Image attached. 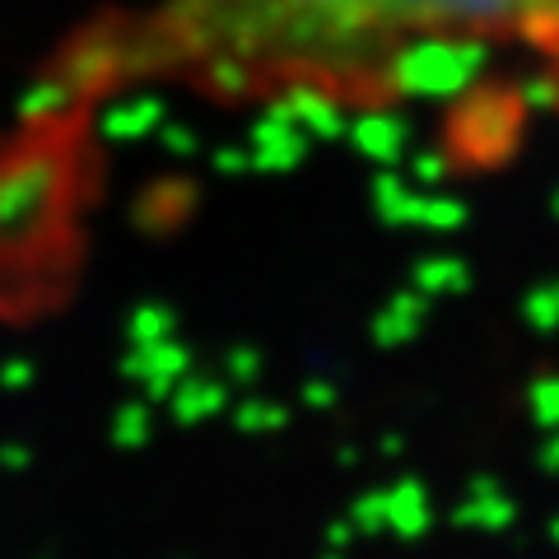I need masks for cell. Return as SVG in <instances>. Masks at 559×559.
<instances>
[{"mask_svg":"<svg viewBox=\"0 0 559 559\" xmlns=\"http://www.w3.org/2000/svg\"><path fill=\"white\" fill-rule=\"evenodd\" d=\"M546 5V20H550V28H559V0H540Z\"/></svg>","mask_w":559,"mask_h":559,"instance_id":"cell-16","label":"cell"},{"mask_svg":"<svg viewBox=\"0 0 559 559\" xmlns=\"http://www.w3.org/2000/svg\"><path fill=\"white\" fill-rule=\"evenodd\" d=\"M429 499H425V485L419 480H401L392 495H388V527L396 536H425L429 532Z\"/></svg>","mask_w":559,"mask_h":559,"instance_id":"cell-7","label":"cell"},{"mask_svg":"<svg viewBox=\"0 0 559 559\" xmlns=\"http://www.w3.org/2000/svg\"><path fill=\"white\" fill-rule=\"evenodd\" d=\"M522 112H559V75H536L518 84Z\"/></svg>","mask_w":559,"mask_h":559,"instance_id":"cell-11","label":"cell"},{"mask_svg":"<svg viewBox=\"0 0 559 559\" xmlns=\"http://www.w3.org/2000/svg\"><path fill=\"white\" fill-rule=\"evenodd\" d=\"M411 178H415L419 187H439V182L448 178V154H415Z\"/></svg>","mask_w":559,"mask_h":559,"instance_id":"cell-14","label":"cell"},{"mask_svg":"<svg viewBox=\"0 0 559 559\" xmlns=\"http://www.w3.org/2000/svg\"><path fill=\"white\" fill-rule=\"evenodd\" d=\"M419 201L425 197H415V191L401 182V178H392V173H382V178L373 182V205H378V215H382V224H419Z\"/></svg>","mask_w":559,"mask_h":559,"instance_id":"cell-8","label":"cell"},{"mask_svg":"<svg viewBox=\"0 0 559 559\" xmlns=\"http://www.w3.org/2000/svg\"><path fill=\"white\" fill-rule=\"evenodd\" d=\"M419 224L433 229V234H452V229L466 224V205L452 201V197H425L419 201Z\"/></svg>","mask_w":559,"mask_h":559,"instance_id":"cell-10","label":"cell"},{"mask_svg":"<svg viewBox=\"0 0 559 559\" xmlns=\"http://www.w3.org/2000/svg\"><path fill=\"white\" fill-rule=\"evenodd\" d=\"M550 540H559V518H550Z\"/></svg>","mask_w":559,"mask_h":559,"instance_id":"cell-17","label":"cell"},{"mask_svg":"<svg viewBox=\"0 0 559 559\" xmlns=\"http://www.w3.org/2000/svg\"><path fill=\"white\" fill-rule=\"evenodd\" d=\"M485 33H419L415 43L392 51L388 75L401 94L415 98H462L485 75Z\"/></svg>","mask_w":559,"mask_h":559,"instance_id":"cell-1","label":"cell"},{"mask_svg":"<svg viewBox=\"0 0 559 559\" xmlns=\"http://www.w3.org/2000/svg\"><path fill=\"white\" fill-rule=\"evenodd\" d=\"M518 121H522V103L509 98V94L489 98V108H485V98H471L466 108L457 112V131L476 127V135H462V150H471V154H503L513 145V135H518Z\"/></svg>","mask_w":559,"mask_h":559,"instance_id":"cell-2","label":"cell"},{"mask_svg":"<svg viewBox=\"0 0 559 559\" xmlns=\"http://www.w3.org/2000/svg\"><path fill=\"white\" fill-rule=\"evenodd\" d=\"M540 462H546L550 471H559V439H555V443H550L546 452H540Z\"/></svg>","mask_w":559,"mask_h":559,"instance_id":"cell-15","label":"cell"},{"mask_svg":"<svg viewBox=\"0 0 559 559\" xmlns=\"http://www.w3.org/2000/svg\"><path fill=\"white\" fill-rule=\"evenodd\" d=\"M555 215H559V197H555Z\"/></svg>","mask_w":559,"mask_h":559,"instance_id":"cell-18","label":"cell"},{"mask_svg":"<svg viewBox=\"0 0 559 559\" xmlns=\"http://www.w3.org/2000/svg\"><path fill=\"white\" fill-rule=\"evenodd\" d=\"M532 415H536V425H546V429H559V378H540L532 382Z\"/></svg>","mask_w":559,"mask_h":559,"instance_id":"cell-12","label":"cell"},{"mask_svg":"<svg viewBox=\"0 0 559 559\" xmlns=\"http://www.w3.org/2000/svg\"><path fill=\"white\" fill-rule=\"evenodd\" d=\"M415 289L425 299H457L471 289V271L462 257H425L415 266Z\"/></svg>","mask_w":559,"mask_h":559,"instance_id":"cell-6","label":"cell"},{"mask_svg":"<svg viewBox=\"0 0 559 559\" xmlns=\"http://www.w3.org/2000/svg\"><path fill=\"white\" fill-rule=\"evenodd\" d=\"M522 318H527V326L540 331V336L559 331V285H540V289H532L527 299H522Z\"/></svg>","mask_w":559,"mask_h":559,"instance_id":"cell-9","label":"cell"},{"mask_svg":"<svg viewBox=\"0 0 559 559\" xmlns=\"http://www.w3.org/2000/svg\"><path fill=\"white\" fill-rule=\"evenodd\" d=\"M425 308H429V299L419 289L415 294H396V299L373 318V341L378 345H406L419 331V322H425Z\"/></svg>","mask_w":559,"mask_h":559,"instance_id":"cell-5","label":"cell"},{"mask_svg":"<svg viewBox=\"0 0 559 559\" xmlns=\"http://www.w3.org/2000/svg\"><path fill=\"white\" fill-rule=\"evenodd\" d=\"M355 527L359 532H382L388 527V495H364L355 503Z\"/></svg>","mask_w":559,"mask_h":559,"instance_id":"cell-13","label":"cell"},{"mask_svg":"<svg viewBox=\"0 0 559 559\" xmlns=\"http://www.w3.org/2000/svg\"><path fill=\"white\" fill-rule=\"evenodd\" d=\"M513 518H518V509L499 495V485L495 480H476L471 499L457 509V527H466V532H503V527H513Z\"/></svg>","mask_w":559,"mask_h":559,"instance_id":"cell-4","label":"cell"},{"mask_svg":"<svg viewBox=\"0 0 559 559\" xmlns=\"http://www.w3.org/2000/svg\"><path fill=\"white\" fill-rule=\"evenodd\" d=\"M406 121L392 117V112H364L355 127H349V140H355V150L364 159H373L382 168H392L401 154H406Z\"/></svg>","mask_w":559,"mask_h":559,"instance_id":"cell-3","label":"cell"}]
</instances>
